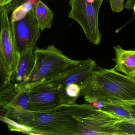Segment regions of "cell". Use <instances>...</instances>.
<instances>
[{
  "instance_id": "cell-9",
  "label": "cell",
  "mask_w": 135,
  "mask_h": 135,
  "mask_svg": "<svg viewBox=\"0 0 135 135\" xmlns=\"http://www.w3.org/2000/svg\"><path fill=\"white\" fill-rule=\"evenodd\" d=\"M11 25L20 54L27 49L36 48V43L41 36V30L33 10L23 18Z\"/></svg>"
},
{
  "instance_id": "cell-6",
  "label": "cell",
  "mask_w": 135,
  "mask_h": 135,
  "mask_svg": "<svg viewBox=\"0 0 135 135\" xmlns=\"http://www.w3.org/2000/svg\"><path fill=\"white\" fill-rule=\"evenodd\" d=\"M8 15L6 8L0 7L1 69L9 75L11 80L18 66L20 53L13 35Z\"/></svg>"
},
{
  "instance_id": "cell-20",
  "label": "cell",
  "mask_w": 135,
  "mask_h": 135,
  "mask_svg": "<svg viewBox=\"0 0 135 135\" xmlns=\"http://www.w3.org/2000/svg\"><path fill=\"white\" fill-rule=\"evenodd\" d=\"M94 108L98 109H101L103 107L104 103L100 101H95L90 103Z\"/></svg>"
},
{
  "instance_id": "cell-19",
  "label": "cell",
  "mask_w": 135,
  "mask_h": 135,
  "mask_svg": "<svg viewBox=\"0 0 135 135\" xmlns=\"http://www.w3.org/2000/svg\"><path fill=\"white\" fill-rule=\"evenodd\" d=\"M135 5V0H126L124 8L128 10L133 9Z\"/></svg>"
},
{
  "instance_id": "cell-13",
  "label": "cell",
  "mask_w": 135,
  "mask_h": 135,
  "mask_svg": "<svg viewBox=\"0 0 135 135\" xmlns=\"http://www.w3.org/2000/svg\"><path fill=\"white\" fill-rule=\"evenodd\" d=\"M33 11L41 31L46 29L50 30L53 20V12L41 0H39Z\"/></svg>"
},
{
  "instance_id": "cell-8",
  "label": "cell",
  "mask_w": 135,
  "mask_h": 135,
  "mask_svg": "<svg viewBox=\"0 0 135 135\" xmlns=\"http://www.w3.org/2000/svg\"><path fill=\"white\" fill-rule=\"evenodd\" d=\"M30 100L31 111L50 109L67 104L64 90L54 86L39 84L27 91Z\"/></svg>"
},
{
  "instance_id": "cell-1",
  "label": "cell",
  "mask_w": 135,
  "mask_h": 135,
  "mask_svg": "<svg viewBox=\"0 0 135 135\" xmlns=\"http://www.w3.org/2000/svg\"><path fill=\"white\" fill-rule=\"evenodd\" d=\"M94 108L89 103L63 104L42 111L27 110L16 107L5 109L3 116L30 128V135H78L75 117H82Z\"/></svg>"
},
{
  "instance_id": "cell-17",
  "label": "cell",
  "mask_w": 135,
  "mask_h": 135,
  "mask_svg": "<svg viewBox=\"0 0 135 135\" xmlns=\"http://www.w3.org/2000/svg\"><path fill=\"white\" fill-rule=\"evenodd\" d=\"M120 128L125 135H135V124L123 120L120 124Z\"/></svg>"
},
{
  "instance_id": "cell-3",
  "label": "cell",
  "mask_w": 135,
  "mask_h": 135,
  "mask_svg": "<svg viewBox=\"0 0 135 135\" xmlns=\"http://www.w3.org/2000/svg\"><path fill=\"white\" fill-rule=\"evenodd\" d=\"M35 64L27 80L16 90L27 91L35 85L63 74L76 66L81 60H73L54 45L34 50Z\"/></svg>"
},
{
  "instance_id": "cell-16",
  "label": "cell",
  "mask_w": 135,
  "mask_h": 135,
  "mask_svg": "<svg viewBox=\"0 0 135 135\" xmlns=\"http://www.w3.org/2000/svg\"><path fill=\"white\" fill-rule=\"evenodd\" d=\"M26 1V0H0V7L6 8L9 14Z\"/></svg>"
},
{
  "instance_id": "cell-5",
  "label": "cell",
  "mask_w": 135,
  "mask_h": 135,
  "mask_svg": "<svg viewBox=\"0 0 135 135\" xmlns=\"http://www.w3.org/2000/svg\"><path fill=\"white\" fill-rule=\"evenodd\" d=\"M78 121V135H125L120 128L123 120L108 111L94 109Z\"/></svg>"
},
{
  "instance_id": "cell-10",
  "label": "cell",
  "mask_w": 135,
  "mask_h": 135,
  "mask_svg": "<svg viewBox=\"0 0 135 135\" xmlns=\"http://www.w3.org/2000/svg\"><path fill=\"white\" fill-rule=\"evenodd\" d=\"M34 49H28L21 53L16 70L11 78L17 90L27 79L31 73L35 64Z\"/></svg>"
},
{
  "instance_id": "cell-12",
  "label": "cell",
  "mask_w": 135,
  "mask_h": 135,
  "mask_svg": "<svg viewBox=\"0 0 135 135\" xmlns=\"http://www.w3.org/2000/svg\"><path fill=\"white\" fill-rule=\"evenodd\" d=\"M101 109L111 113L123 121L135 124V102L105 103Z\"/></svg>"
},
{
  "instance_id": "cell-18",
  "label": "cell",
  "mask_w": 135,
  "mask_h": 135,
  "mask_svg": "<svg viewBox=\"0 0 135 135\" xmlns=\"http://www.w3.org/2000/svg\"><path fill=\"white\" fill-rule=\"evenodd\" d=\"M124 0H109L110 7L114 12L119 13L122 11L124 7Z\"/></svg>"
},
{
  "instance_id": "cell-4",
  "label": "cell",
  "mask_w": 135,
  "mask_h": 135,
  "mask_svg": "<svg viewBox=\"0 0 135 135\" xmlns=\"http://www.w3.org/2000/svg\"><path fill=\"white\" fill-rule=\"evenodd\" d=\"M103 0H70L68 17L77 22L87 38L93 45H99L102 34L99 28L98 16Z\"/></svg>"
},
{
  "instance_id": "cell-15",
  "label": "cell",
  "mask_w": 135,
  "mask_h": 135,
  "mask_svg": "<svg viewBox=\"0 0 135 135\" xmlns=\"http://www.w3.org/2000/svg\"><path fill=\"white\" fill-rule=\"evenodd\" d=\"M1 120L7 124L8 128L11 131H16L30 135L31 134V130L28 127L19 124L3 116H1Z\"/></svg>"
},
{
  "instance_id": "cell-7",
  "label": "cell",
  "mask_w": 135,
  "mask_h": 135,
  "mask_svg": "<svg viewBox=\"0 0 135 135\" xmlns=\"http://www.w3.org/2000/svg\"><path fill=\"white\" fill-rule=\"evenodd\" d=\"M97 67L95 61L91 58L83 60L71 70L38 84L54 86L64 90L68 85L76 84L82 88V93L87 86L92 72Z\"/></svg>"
},
{
  "instance_id": "cell-14",
  "label": "cell",
  "mask_w": 135,
  "mask_h": 135,
  "mask_svg": "<svg viewBox=\"0 0 135 135\" xmlns=\"http://www.w3.org/2000/svg\"><path fill=\"white\" fill-rule=\"evenodd\" d=\"M39 0H26L22 5L12 12L11 17V23L23 18L30 11L33 9Z\"/></svg>"
},
{
  "instance_id": "cell-2",
  "label": "cell",
  "mask_w": 135,
  "mask_h": 135,
  "mask_svg": "<svg viewBox=\"0 0 135 135\" xmlns=\"http://www.w3.org/2000/svg\"><path fill=\"white\" fill-rule=\"evenodd\" d=\"M83 96L88 103L98 101L105 103L135 102V78L113 69L96 67Z\"/></svg>"
},
{
  "instance_id": "cell-11",
  "label": "cell",
  "mask_w": 135,
  "mask_h": 135,
  "mask_svg": "<svg viewBox=\"0 0 135 135\" xmlns=\"http://www.w3.org/2000/svg\"><path fill=\"white\" fill-rule=\"evenodd\" d=\"M115 66L113 69L135 78V50H126L120 46H114Z\"/></svg>"
}]
</instances>
